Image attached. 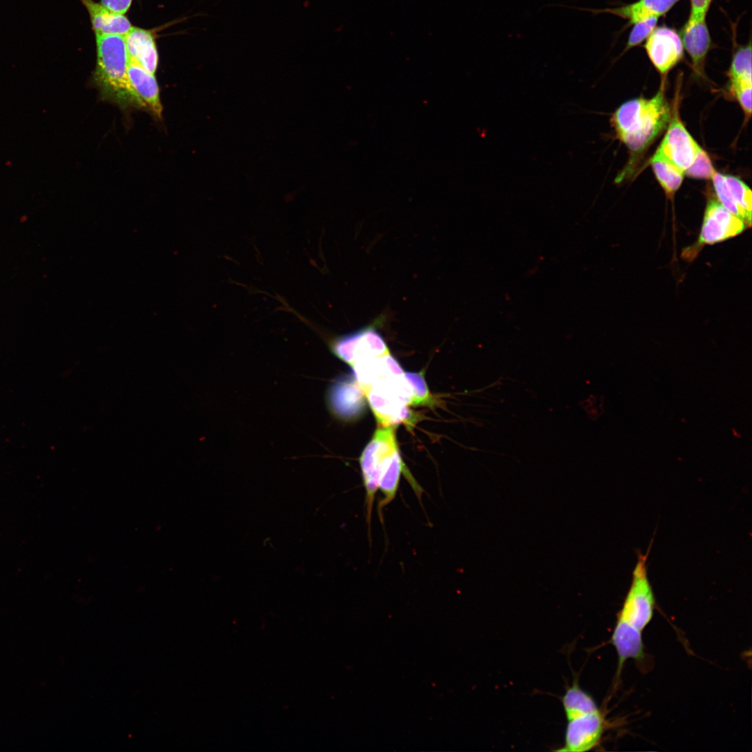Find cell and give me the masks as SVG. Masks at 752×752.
Returning a JSON list of instances; mask_svg holds the SVG:
<instances>
[{
  "mask_svg": "<svg viewBox=\"0 0 752 752\" xmlns=\"http://www.w3.org/2000/svg\"><path fill=\"white\" fill-rule=\"evenodd\" d=\"M129 58L155 74L159 56L156 42L150 31L132 26L124 36Z\"/></svg>",
  "mask_w": 752,
  "mask_h": 752,
  "instance_id": "cell-16",
  "label": "cell"
},
{
  "mask_svg": "<svg viewBox=\"0 0 752 752\" xmlns=\"http://www.w3.org/2000/svg\"><path fill=\"white\" fill-rule=\"evenodd\" d=\"M650 164L657 180L667 197L673 198L681 186L684 171L678 169L657 149L650 159Z\"/></svg>",
  "mask_w": 752,
  "mask_h": 752,
  "instance_id": "cell-18",
  "label": "cell"
},
{
  "mask_svg": "<svg viewBox=\"0 0 752 752\" xmlns=\"http://www.w3.org/2000/svg\"><path fill=\"white\" fill-rule=\"evenodd\" d=\"M363 395L357 382L343 379L332 386L328 393V400L335 414L343 418H351L362 412Z\"/></svg>",
  "mask_w": 752,
  "mask_h": 752,
  "instance_id": "cell-14",
  "label": "cell"
},
{
  "mask_svg": "<svg viewBox=\"0 0 752 752\" xmlns=\"http://www.w3.org/2000/svg\"><path fill=\"white\" fill-rule=\"evenodd\" d=\"M381 426H393L410 418L407 406L412 391L405 373L383 375L363 391Z\"/></svg>",
  "mask_w": 752,
  "mask_h": 752,
  "instance_id": "cell-5",
  "label": "cell"
},
{
  "mask_svg": "<svg viewBox=\"0 0 752 752\" xmlns=\"http://www.w3.org/2000/svg\"><path fill=\"white\" fill-rule=\"evenodd\" d=\"M330 345L334 354L350 366L360 359L390 353L383 338L372 326L338 337Z\"/></svg>",
  "mask_w": 752,
  "mask_h": 752,
  "instance_id": "cell-8",
  "label": "cell"
},
{
  "mask_svg": "<svg viewBox=\"0 0 752 752\" xmlns=\"http://www.w3.org/2000/svg\"><path fill=\"white\" fill-rule=\"evenodd\" d=\"M715 171L707 153L700 147L692 164L684 173L694 178L710 179Z\"/></svg>",
  "mask_w": 752,
  "mask_h": 752,
  "instance_id": "cell-21",
  "label": "cell"
},
{
  "mask_svg": "<svg viewBox=\"0 0 752 752\" xmlns=\"http://www.w3.org/2000/svg\"><path fill=\"white\" fill-rule=\"evenodd\" d=\"M671 116L662 85L652 98L639 97L622 104L611 121L618 138L632 152L640 153L667 126Z\"/></svg>",
  "mask_w": 752,
  "mask_h": 752,
  "instance_id": "cell-3",
  "label": "cell"
},
{
  "mask_svg": "<svg viewBox=\"0 0 752 752\" xmlns=\"http://www.w3.org/2000/svg\"><path fill=\"white\" fill-rule=\"evenodd\" d=\"M127 81L136 106L143 107L160 118L162 106L159 88L153 73L129 58Z\"/></svg>",
  "mask_w": 752,
  "mask_h": 752,
  "instance_id": "cell-12",
  "label": "cell"
},
{
  "mask_svg": "<svg viewBox=\"0 0 752 752\" xmlns=\"http://www.w3.org/2000/svg\"><path fill=\"white\" fill-rule=\"evenodd\" d=\"M659 18L651 17L634 24L626 44L625 50L634 47L645 40L656 28Z\"/></svg>",
  "mask_w": 752,
  "mask_h": 752,
  "instance_id": "cell-22",
  "label": "cell"
},
{
  "mask_svg": "<svg viewBox=\"0 0 752 752\" xmlns=\"http://www.w3.org/2000/svg\"><path fill=\"white\" fill-rule=\"evenodd\" d=\"M359 463L366 492V519L369 528L376 492L379 489L383 494L378 505L381 514L382 509L395 499L402 471L421 499L423 489L402 460L393 426H379L363 451Z\"/></svg>",
  "mask_w": 752,
  "mask_h": 752,
  "instance_id": "cell-1",
  "label": "cell"
},
{
  "mask_svg": "<svg viewBox=\"0 0 752 752\" xmlns=\"http://www.w3.org/2000/svg\"><path fill=\"white\" fill-rule=\"evenodd\" d=\"M646 560L645 555L639 556L612 633L611 641L618 655V671L627 659L639 660L644 656L642 632L652 620L655 606Z\"/></svg>",
  "mask_w": 752,
  "mask_h": 752,
  "instance_id": "cell-2",
  "label": "cell"
},
{
  "mask_svg": "<svg viewBox=\"0 0 752 752\" xmlns=\"http://www.w3.org/2000/svg\"><path fill=\"white\" fill-rule=\"evenodd\" d=\"M680 37L695 71L702 74L707 55L712 45L706 16L689 15L682 29Z\"/></svg>",
  "mask_w": 752,
  "mask_h": 752,
  "instance_id": "cell-13",
  "label": "cell"
},
{
  "mask_svg": "<svg viewBox=\"0 0 752 752\" xmlns=\"http://www.w3.org/2000/svg\"><path fill=\"white\" fill-rule=\"evenodd\" d=\"M412 391L411 405H425L433 402V398L430 394L423 374L416 373H405Z\"/></svg>",
  "mask_w": 752,
  "mask_h": 752,
  "instance_id": "cell-20",
  "label": "cell"
},
{
  "mask_svg": "<svg viewBox=\"0 0 752 752\" xmlns=\"http://www.w3.org/2000/svg\"><path fill=\"white\" fill-rule=\"evenodd\" d=\"M97 59L93 79L103 97L121 106H136L127 70L129 55L124 36L95 34Z\"/></svg>",
  "mask_w": 752,
  "mask_h": 752,
  "instance_id": "cell-4",
  "label": "cell"
},
{
  "mask_svg": "<svg viewBox=\"0 0 752 752\" xmlns=\"http://www.w3.org/2000/svg\"><path fill=\"white\" fill-rule=\"evenodd\" d=\"M712 179L721 204L750 228L752 211V194L750 188L737 177L722 175L716 171Z\"/></svg>",
  "mask_w": 752,
  "mask_h": 752,
  "instance_id": "cell-11",
  "label": "cell"
},
{
  "mask_svg": "<svg viewBox=\"0 0 752 752\" xmlns=\"http://www.w3.org/2000/svg\"><path fill=\"white\" fill-rule=\"evenodd\" d=\"M79 1L89 14L95 34L124 36L132 27L124 14L114 12L93 0Z\"/></svg>",
  "mask_w": 752,
  "mask_h": 752,
  "instance_id": "cell-17",
  "label": "cell"
},
{
  "mask_svg": "<svg viewBox=\"0 0 752 752\" xmlns=\"http://www.w3.org/2000/svg\"><path fill=\"white\" fill-rule=\"evenodd\" d=\"M645 52L656 70L662 75L668 73L684 55L681 37L670 27H656L646 39Z\"/></svg>",
  "mask_w": 752,
  "mask_h": 752,
  "instance_id": "cell-10",
  "label": "cell"
},
{
  "mask_svg": "<svg viewBox=\"0 0 752 752\" xmlns=\"http://www.w3.org/2000/svg\"><path fill=\"white\" fill-rule=\"evenodd\" d=\"M567 725L564 743L558 751H588L600 743L607 723L599 708L565 716Z\"/></svg>",
  "mask_w": 752,
  "mask_h": 752,
  "instance_id": "cell-7",
  "label": "cell"
},
{
  "mask_svg": "<svg viewBox=\"0 0 752 752\" xmlns=\"http://www.w3.org/2000/svg\"><path fill=\"white\" fill-rule=\"evenodd\" d=\"M730 82H752L751 81V45L739 47L735 52L730 66Z\"/></svg>",
  "mask_w": 752,
  "mask_h": 752,
  "instance_id": "cell-19",
  "label": "cell"
},
{
  "mask_svg": "<svg viewBox=\"0 0 752 752\" xmlns=\"http://www.w3.org/2000/svg\"><path fill=\"white\" fill-rule=\"evenodd\" d=\"M749 228L739 217L726 209L714 198L708 200L698 241L686 248L682 256L691 260L705 245H712L734 237Z\"/></svg>",
  "mask_w": 752,
  "mask_h": 752,
  "instance_id": "cell-6",
  "label": "cell"
},
{
  "mask_svg": "<svg viewBox=\"0 0 752 752\" xmlns=\"http://www.w3.org/2000/svg\"><path fill=\"white\" fill-rule=\"evenodd\" d=\"M692 16H706L713 0H689Z\"/></svg>",
  "mask_w": 752,
  "mask_h": 752,
  "instance_id": "cell-24",
  "label": "cell"
},
{
  "mask_svg": "<svg viewBox=\"0 0 752 752\" xmlns=\"http://www.w3.org/2000/svg\"><path fill=\"white\" fill-rule=\"evenodd\" d=\"M675 104L669 125L658 150L678 169L684 171L692 164L700 146L682 123Z\"/></svg>",
  "mask_w": 752,
  "mask_h": 752,
  "instance_id": "cell-9",
  "label": "cell"
},
{
  "mask_svg": "<svg viewBox=\"0 0 752 752\" xmlns=\"http://www.w3.org/2000/svg\"><path fill=\"white\" fill-rule=\"evenodd\" d=\"M680 0H638L632 3L602 9L579 8L594 14L607 13L629 21L630 24L651 17L659 18L668 13Z\"/></svg>",
  "mask_w": 752,
  "mask_h": 752,
  "instance_id": "cell-15",
  "label": "cell"
},
{
  "mask_svg": "<svg viewBox=\"0 0 752 752\" xmlns=\"http://www.w3.org/2000/svg\"><path fill=\"white\" fill-rule=\"evenodd\" d=\"M132 0H101V3L110 10L124 14L129 10Z\"/></svg>",
  "mask_w": 752,
  "mask_h": 752,
  "instance_id": "cell-25",
  "label": "cell"
},
{
  "mask_svg": "<svg viewBox=\"0 0 752 752\" xmlns=\"http://www.w3.org/2000/svg\"><path fill=\"white\" fill-rule=\"evenodd\" d=\"M751 82H730V90L748 118L751 114Z\"/></svg>",
  "mask_w": 752,
  "mask_h": 752,
  "instance_id": "cell-23",
  "label": "cell"
}]
</instances>
